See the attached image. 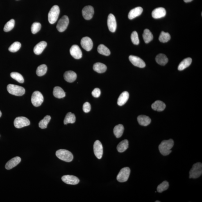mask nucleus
I'll list each match as a JSON object with an SVG mask.
<instances>
[{"label": "nucleus", "mask_w": 202, "mask_h": 202, "mask_svg": "<svg viewBox=\"0 0 202 202\" xmlns=\"http://www.w3.org/2000/svg\"><path fill=\"white\" fill-rule=\"evenodd\" d=\"M64 80L68 83H73L76 80L77 75L74 71H67L64 73Z\"/></svg>", "instance_id": "20"}, {"label": "nucleus", "mask_w": 202, "mask_h": 202, "mask_svg": "<svg viewBox=\"0 0 202 202\" xmlns=\"http://www.w3.org/2000/svg\"><path fill=\"white\" fill-rule=\"evenodd\" d=\"M94 14L93 7L91 6H87L84 7L82 10V14L84 18L87 20L92 19Z\"/></svg>", "instance_id": "13"}, {"label": "nucleus", "mask_w": 202, "mask_h": 202, "mask_svg": "<svg viewBox=\"0 0 202 202\" xmlns=\"http://www.w3.org/2000/svg\"><path fill=\"white\" fill-rule=\"evenodd\" d=\"M128 141L127 140H123L120 142L117 146V149L119 153H123L128 148Z\"/></svg>", "instance_id": "31"}, {"label": "nucleus", "mask_w": 202, "mask_h": 202, "mask_svg": "<svg viewBox=\"0 0 202 202\" xmlns=\"http://www.w3.org/2000/svg\"><path fill=\"white\" fill-rule=\"evenodd\" d=\"M21 47V44L19 42L13 43L9 48V50L12 53H15L18 51Z\"/></svg>", "instance_id": "40"}, {"label": "nucleus", "mask_w": 202, "mask_h": 202, "mask_svg": "<svg viewBox=\"0 0 202 202\" xmlns=\"http://www.w3.org/2000/svg\"><path fill=\"white\" fill-rule=\"evenodd\" d=\"M47 71V67L45 64H42L37 67L36 73L37 76H42L46 74Z\"/></svg>", "instance_id": "35"}, {"label": "nucleus", "mask_w": 202, "mask_h": 202, "mask_svg": "<svg viewBox=\"0 0 202 202\" xmlns=\"http://www.w3.org/2000/svg\"><path fill=\"white\" fill-rule=\"evenodd\" d=\"M192 59L191 58H185L180 62L178 66V71H181L189 67L192 63Z\"/></svg>", "instance_id": "27"}, {"label": "nucleus", "mask_w": 202, "mask_h": 202, "mask_svg": "<svg viewBox=\"0 0 202 202\" xmlns=\"http://www.w3.org/2000/svg\"><path fill=\"white\" fill-rule=\"evenodd\" d=\"M30 124V121L27 118L23 117L16 118L14 121V125L16 128H21Z\"/></svg>", "instance_id": "8"}, {"label": "nucleus", "mask_w": 202, "mask_h": 202, "mask_svg": "<svg viewBox=\"0 0 202 202\" xmlns=\"http://www.w3.org/2000/svg\"><path fill=\"white\" fill-rule=\"evenodd\" d=\"M2 116V112L1 111V110H0V117H1Z\"/></svg>", "instance_id": "46"}, {"label": "nucleus", "mask_w": 202, "mask_h": 202, "mask_svg": "<svg viewBox=\"0 0 202 202\" xmlns=\"http://www.w3.org/2000/svg\"><path fill=\"white\" fill-rule=\"evenodd\" d=\"M174 144V141L172 139L162 141L158 146L159 151L164 156H167L171 153V149Z\"/></svg>", "instance_id": "1"}, {"label": "nucleus", "mask_w": 202, "mask_h": 202, "mask_svg": "<svg viewBox=\"0 0 202 202\" xmlns=\"http://www.w3.org/2000/svg\"><path fill=\"white\" fill-rule=\"evenodd\" d=\"M143 37L145 43L148 44L153 39V35L149 29H145L143 34Z\"/></svg>", "instance_id": "30"}, {"label": "nucleus", "mask_w": 202, "mask_h": 202, "mask_svg": "<svg viewBox=\"0 0 202 202\" xmlns=\"http://www.w3.org/2000/svg\"><path fill=\"white\" fill-rule=\"evenodd\" d=\"M129 59L132 64L135 67L140 68H144L145 67V63L139 57L131 55L129 57Z\"/></svg>", "instance_id": "12"}, {"label": "nucleus", "mask_w": 202, "mask_h": 202, "mask_svg": "<svg viewBox=\"0 0 202 202\" xmlns=\"http://www.w3.org/2000/svg\"><path fill=\"white\" fill-rule=\"evenodd\" d=\"M10 76L12 78L17 80L19 83H23L24 82V79L23 76L19 73L12 72L10 74Z\"/></svg>", "instance_id": "38"}, {"label": "nucleus", "mask_w": 202, "mask_h": 202, "mask_svg": "<svg viewBox=\"0 0 202 202\" xmlns=\"http://www.w3.org/2000/svg\"><path fill=\"white\" fill-rule=\"evenodd\" d=\"M169 182L167 181H164L158 185L157 188V191L159 193L162 192L169 188Z\"/></svg>", "instance_id": "37"}, {"label": "nucleus", "mask_w": 202, "mask_h": 202, "mask_svg": "<svg viewBox=\"0 0 202 202\" xmlns=\"http://www.w3.org/2000/svg\"><path fill=\"white\" fill-rule=\"evenodd\" d=\"M124 127L122 124H118L115 126L114 133L116 137L120 138L122 136L124 131Z\"/></svg>", "instance_id": "28"}, {"label": "nucleus", "mask_w": 202, "mask_h": 202, "mask_svg": "<svg viewBox=\"0 0 202 202\" xmlns=\"http://www.w3.org/2000/svg\"><path fill=\"white\" fill-rule=\"evenodd\" d=\"M137 121L141 126H147L151 123V120L148 116L141 115L137 117Z\"/></svg>", "instance_id": "22"}, {"label": "nucleus", "mask_w": 202, "mask_h": 202, "mask_svg": "<svg viewBox=\"0 0 202 202\" xmlns=\"http://www.w3.org/2000/svg\"><path fill=\"white\" fill-rule=\"evenodd\" d=\"M62 181L69 185H75L80 182V180L76 177L72 175H65L62 177Z\"/></svg>", "instance_id": "14"}, {"label": "nucleus", "mask_w": 202, "mask_h": 202, "mask_svg": "<svg viewBox=\"0 0 202 202\" xmlns=\"http://www.w3.org/2000/svg\"><path fill=\"white\" fill-rule=\"evenodd\" d=\"M76 121L75 116L71 112H69L66 115L64 120V124L66 125L69 123L73 124Z\"/></svg>", "instance_id": "32"}, {"label": "nucleus", "mask_w": 202, "mask_h": 202, "mask_svg": "<svg viewBox=\"0 0 202 202\" xmlns=\"http://www.w3.org/2000/svg\"><path fill=\"white\" fill-rule=\"evenodd\" d=\"M130 169L128 167H124L120 171L117 176V180L120 182L127 181L130 174Z\"/></svg>", "instance_id": "7"}, {"label": "nucleus", "mask_w": 202, "mask_h": 202, "mask_svg": "<svg viewBox=\"0 0 202 202\" xmlns=\"http://www.w3.org/2000/svg\"><path fill=\"white\" fill-rule=\"evenodd\" d=\"M69 24V19L67 15H64L60 19L57 24V28L59 32H63L67 29Z\"/></svg>", "instance_id": "9"}, {"label": "nucleus", "mask_w": 202, "mask_h": 202, "mask_svg": "<svg viewBox=\"0 0 202 202\" xmlns=\"http://www.w3.org/2000/svg\"><path fill=\"white\" fill-rule=\"evenodd\" d=\"M166 105L163 102L160 101H155L152 105V108L154 110L158 112L162 111L165 108Z\"/></svg>", "instance_id": "24"}, {"label": "nucleus", "mask_w": 202, "mask_h": 202, "mask_svg": "<svg viewBox=\"0 0 202 202\" xmlns=\"http://www.w3.org/2000/svg\"><path fill=\"white\" fill-rule=\"evenodd\" d=\"M70 52L71 56L76 59H79L83 56L82 51L79 46L76 45L71 46Z\"/></svg>", "instance_id": "16"}, {"label": "nucleus", "mask_w": 202, "mask_h": 202, "mask_svg": "<svg viewBox=\"0 0 202 202\" xmlns=\"http://www.w3.org/2000/svg\"><path fill=\"white\" fill-rule=\"evenodd\" d=\"M7 90L9 93L16 96H22L25 92L24 88L11 84L7 86Z\"/></svg>", "instance_id": "4"}, {"label": "nucleus", "mask_w": 202, "mask_h": 202, "mask_svg": "<svg viewBox=\"0 0 202 202\" xmlns=\"http://www.w3.org/2000/svg\"><path fill=\"white\" fill-rule=\"evenodd\" d=\"M193 0H184V2L186 3L191 2Z\"/></svg>", "instance_id": "45"}, {"label": "nucleus", "mask_w": 202, "mask_h": 202, "mask_svg": "<svg viewBox=\"0 0 202 202\" xmlns=\"http://www.w3.org/2000/svg\"><path fill=\"white\" fill-rule=\"evenodd\" d=\"M170 39L171 36L170 34L168 33H165L163 31L161 32L159 37V41L162 43L167 42L169 41Z\"/></svg>", "instance_id": "36"}, {"label": "nucleus", "mask_w": 202, "mask_h": 202, "mask_svg": "<svg viewBox=\"0 0 202 202\" xmlns=\"http://www.w3.org/2000/svg\"><path fill=\"white\" fill-rule=\"evenodd\" d=\"M53 94L55 97L58 99L65 97V92L61 88L59 87H55L54 88Z\"/></svg>", "instance_id": "25"}, {"label": "nucleus", "mask_w": 202, "mask_h": 202, "mask_svg": "<svg viewBox=\"0 0 202 202\" xmlns=\"http://www.w3.org/2000/svg\"><path fill=\"white\" fill-rule=\"evenodd\" d=\"M15 20L12 19L7 22L5 24L3 30L5 32H8L13 29L15 25Z\"/></svg>", "instance_id": "39"}, {"label": "nucleus", "mask_w": 202, "mask_h": 202, "mask_svg": "<svg viewBox=\"0 0 202 202\" xmlns=\"http://www.w3.org/2000/svg\"><path fill=\"white\" fill-rule=\"evenodd\" d=\"M80 44L82 47L87 51H90L93 47V42L92 39L88 37H85L82 39Z\"/></svg>", "instance_id": "15"}, {"label": "nucleus", "mask_w": 202, "mask_h": 202, "mask_svg": "<svg viewBox=\"0 0 202 202\" xmlns=\"http://www.w3.org/2000/svg\"><path fill=\"white\" fill-rule=\"evenodd\" d=\"M60 12L59 7L58 5H54L52 7L48 14V21L50 24H53L56 22Z\"/></svg>", "instance_id": "3"}, {"label": "nucleus", "mask_w": 202, "mask_h": 202, "mask_svg": "<svg viewBox=\"0 0 202 202\" xmlns=\"http://www.w3.org/2000/svg\"><path fill=\"white\" fill-rule=\"evenodd\" d=\"M166 14V11L165 8L162 7H159L153 11L152 15L153 18L158 19L165 17Z\"/></svg>", "instance_id": "17"}, {"label": "nucleus", "mask_w": 202, "mask_h": 202, "mask_svg": "<svg viewBox=\"0 0 202 202\" xmlns=\"http://www.w3.org/2000/svg\"><path fill=\"white\" fill-rule=\"evenodd\" d=\"M92 96L94 97L98 98L101 94V91L100 89L96 88L93 90L92 92Z\"/></svg>", "instance_id": "44"}, {"label": "nucleus", "mask_w": 202, "mask_h": 202, "mask_svg": "<svg viewBox=\"0 0 202 202\" xmlns=\"http://www.w3.org/2000/svg\"><path fill=\"white\" fill-rule=\"evenodd\" d=\"M155 60L157 63L162 66L165 65L169 61L167 56L162 54H160L157 55Z\"/></svg>", "instance_id": "29"}, {"label": "nucleus", "mask_w": 202, "mask_h": 202, "mask_svg": "<svg viewBox=\"0 0 202 202\" xmlns=\"http://www.w3.org/2000/svg\"><path fill=\"white\" fill-rule=\"evenodd\" d=\"M97 51L100 54L105 55V56H109L110 54V50L103 44L100 45L98 46Z\"/></svg>", "instance_id": "33"}, {"label": "nucleus", "mask_w": 202, "mask_h": 202, "mask_svg": "<svg viewBox=\"0 0 202 202\" xmlns=\"http://www.w3.org/2000/svg\"><path fill=\"white\" fill-rule=\"evenodd\" d=\"M44 97L41 93L39 91H35L33 92L31 97L32 104L35 107L40 106L44 101Z\"/></svg>", "instance_id": "6"}, {"label": "nucleus", "mask_w": 202, "mask_h": 202, "mask_svg": "<svg viewBox=\"0 0 202 202\" xmlns=\"http://www.w3.org/2000/svg\"><path fill=\"white\" fill-rule=\"evenodd\" d=\"M189 178H196L201 176L202 174V164L197 162L194 164L189 173Z\"/></svg>", "instance_id": "5"}, {"label": "nucleus", "mask_w": 202, "mask_h": 202, "mask_svg": "<svg viewBox=\"0 0 202 202\" xmlns=\"http://www.w3.org/2000/svg\"><path fill=\"white\" fill-rule=\"evenodd\" d=\"M56 155L60 160L67 162H71L74 159L71 152L66 149H60L56 152Z\"/></svg>", "instance_id": "2"}, {"label": "nucleus", "mask_w": 202, "mask_h": 202, "mask_svg": "<svg viewBox=\"0 0 202 202\" xmlns=\"http://www.w3.org/2000/svg\"><path fill=\"white\" fill-rule=\"evenodd\" d=\"M129 94L127 92H124L122 93L118 99V105L120 106H122L125 104L129 99Z\"/></svg>", "instance_id": "23"}, {"label": "nucleus", "mask_w": 202, "mask_h": 202, "mask_svg": "<svg viewBox=\"0 0 202 202\" xmlns=\"http://www.w3.org/2000/svg\"><path fill=\"white\" fill-rule=\"evenodd\" d=\"M91 109V106L90 103L87 102L84 103L83 106V110L84 112L88 113L90 112Z\"/></svg>", "instance_id": "43"}, {"label": "nucleus", "mask_w": 202, "mask_h": 202, "mask_svg": "<svg viewBox=\"0 0 202 202\" xmlns=\"http://www.w3.org/2000/svg\"><path fill=\"white\" fill-rule=\"evenodd\" d=\"M21 159L19 157H16L12 158L7 162L5 167L6 169L9 170L15 167L18 164L20 163Z\"/></svg>", "instance_id": "18"}, {"label": "nucleus", "mask_w": 202, "mask_h": 202, "mask_svg": "<svg viewBox=\"0 0 202 202\" xmlns=\"http://www.w3.org/2000/svg\"><path fill=\"white\" fill-rule=\"evenodd\" d=\"M94 152L95 155L98 159H101L103 154V147L101 143L99 140H96L94 144Z\"/></svg>", "instance_id": "10"}, {"label": "nucleus", "mask_w": 202, "mask_h": 202, "mask_svg": "<svg viewBox=\"0 0 202 202\" xmlns=\"http://www.w3.org/2000/svg\"><path fill=\"white\" fill-rule=\"evenodd\" d=\"M131 40L134 44L137 45L139 44V40L138 33L136 31H134L132 33L131 36Z\"/></svg>", "instance_id": "42"}, {"label": "nucleus", "mask_w": 202, "mask_h": 202, "mask_svg": "<svg viewBox=\"0 0 202 202\" xmlns=\"http://www.w3.org/2000/svg\"><path fill=\"white\" fill-rule=\"evenodd\" d=\"M51 119L50 116L46 115L41 120L39 123V127L41 129H45L47 128V125Z\"/></svg>", "instance_id": "34"}, {"label": "nucleus", "mask_w": 202, "mask_h": 202, "mask_svg": "<svg viewBox=\"0 0 202 202\" xmlns=\"http://www.w3.org/2000/svg\"><path fill=\"white\" fill-rule=\"evenodd\" d=\"M93 69L97 72L101 74L105 72L107 70V67L105 64L101 62H97L94 64L93 67Z\"/></svg>", "instance_id": "26"}, {"label": "nucleus", "mask_w": 202, "mask_h": 202, "mask_svg": "<svg viewBox=\"0 0 202 202\" xmlns=\"http://www.w3.org/2000/svg\"><path fill=\"white\" fill-rule=\"evenodd\" d=\"M41 25L39 23H34L31 26V31L33 34L37 33L41 30Z\"/></svg>", "instance_id": "41"}, {"label": "nucleus", "mask_w": 202, "mask_h": 202, "mask_svg": "<svg viewBox=\"0 0 202 202\" xmlns=\"http://www.w3.org/2000/svg\"><path fill=\"white\" fill-rule=\"evenodd\" d=\"M47 46V43L44 41L39 42L34 48V53L36 55L41 54Z\"/></svg>", "instance_id": "21"}, {"label": "nucleus", "mask_w": 202, "mask_h": 202, "mask_svg": "<svg viewBox=\"0 0 202 202\" xmlns=\"http://www.w3.org/2000/svg\"><path fill=\"white\" fill-rule=\"evenodd\" d=\"M107 23L110 32H115L117 29V24L115 17L113 14H110L108 15Z\"/></svg>", "instance_id": "11"}, {"label": "nucleus", "mask_w": 202, "mask_h": 202, "mask_svg": "<svg viewBox=\"0 0 202 202\" xmlns=\"http://www.w3.org/2000/svg\"><path fill=\"white\" fill-rule=\"evenodd\" d=\"M143 11V8L141 7H137L131 10L128 14V19H132L138 17L142 14Z\"/></svg>", "instance_id": "19"}, {"label": "nucleus", "mask_w": 202, "mask_h": 202, "mask_svg": "<svg viewBox=\"0 0 202 202\" xmlns=\"http://www.w3.org/2000/svg\"><path fill=\"white\" fill-rule=\"evenodd\" d=\"M160 202V201H155V202Z\"/></svg>", "instance_id": "47"}]
</instances>
